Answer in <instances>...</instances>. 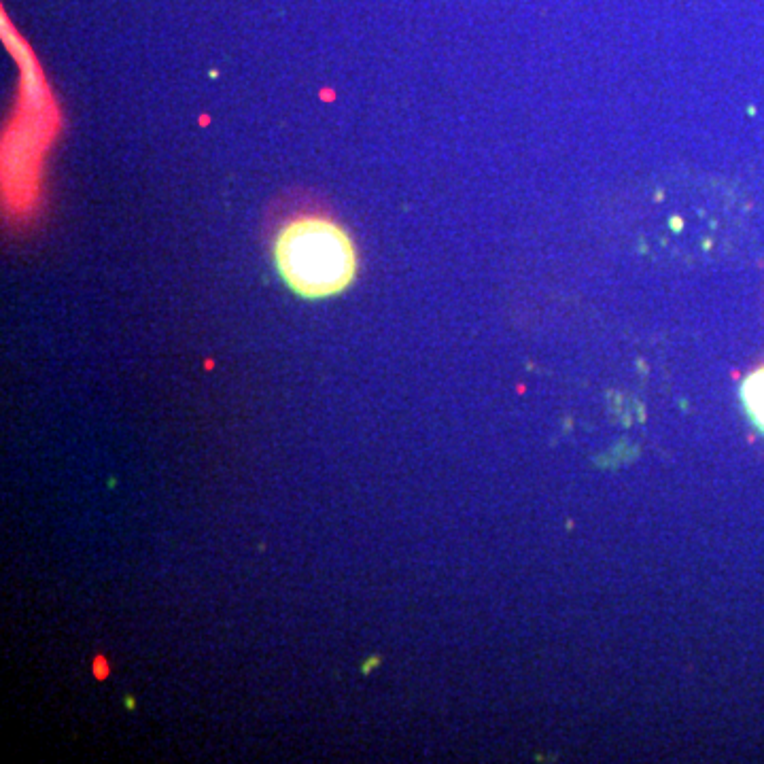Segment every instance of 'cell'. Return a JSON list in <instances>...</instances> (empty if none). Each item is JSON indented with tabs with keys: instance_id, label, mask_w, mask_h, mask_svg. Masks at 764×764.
Returning a JSON list of instances; mask_svg holds the SVG:
<instances>
[{
	"instance_id": "cell-1",
	"label": "cell",
	"mask_w": 764,
	"mask_h": 764,
	"mask_svg": "<svg viewBox=\"0 0 764 764\" xmlns=\"http://www.w3.org/2000/svg\"><path fill=\"white\" fill-rule=\"evenodd\" d=\"M272 264L281 281L304 300H327L357 279L359 253L351 232L321 208H300L274 228Z\"/></svg>"
},
{
	"instance_id": "cell-2",
	"label": "cell",
	"mask_w": 764,
	"mask_h": 764,
	"mask_svg": "<svg viewBox=\"0 0 764 764\" xmlns=\"http://www.w3.org/2000/svg\"><path fill=\"white\" fill-rule=\"evenodd\" d=\"M17 60L22 64V92L5 136L3 175L11 213L26 215L39 198L43 158L60 130V115L30 54L17 56Z\"/></svg>"
},
{
	"instance_id": "cell-3",
	"label": "cell",
	"mask_w": 764,
	"mask_h": 764,
	"mask_svg": "<svg viewBox=\"0 0 764 764\" xmlns=\"http://www.w3.org/2000/svg\"><path fill=\"white\" fill-rule=\"evenodd\" d=\"M741 395L754 423L764 431V366L745 378Z\"/></svg>"
}]
</instances>
